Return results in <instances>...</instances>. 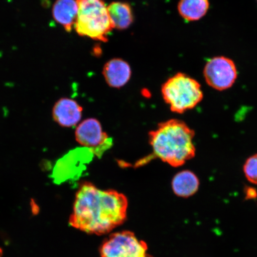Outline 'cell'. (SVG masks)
I'll use <instances>...</instances> for the list:
<instances>
[{
	"label": "cell",
	"mask_w": 257,
	"mask_h": 257,
	"mask_svg": "<svg viewBox=\"0 0 257 257\" xmlns=\"http://www.w3.org/2000/svg\"><path fill=\"white\" fill-rule=\"evenodd\" d=\"M127 208V198L121 193L83 182L76 192L69 224L83 232L102 235L124 222Z\"/></svg>",
	"instance_id": "obj_1"
},
{
	"label": "cell",
	"mask_w": 257,
	"mask_h": 257,
	"mask_svg": "<svg viewBox=\"0 0 257 257\" xmlns=\"http://www.w3.org/2000/svg\"><path fill=\"white\" fill-rule=\"evenodd\" d=\"M195 131L184 121L170 119L160 123L149 133V141L154 156L178 168L194 158L196 148L193 143Z\"/></svg>",
	"instance_id": "obj_2"
},
{
	"label": "cell",
	"mask_w": 257,
	"mask_h": 257,
	"mask_svg": "<svg viewBox=\"0 0 257 257\" xmlns=\"http://www.w3.org/2000/svg\"><path fill=\"white\" fill-rule=\"evenodd\" d=\"M76 2L78 16L74 28L77 34L95 41L107 42L113 28L103 0H76Z\"/></svg>",
	"instance_id": "obj_3"
},
{
	"label": "cell",
	"mask_w": 257,
	"mask_h": 257,
	"mask_svg": "<svg viewBox=\"0 0 257 257\" xmlns=\"http://www.w3.org/2000/svg\"><path fill=\"white\" fill-rule=\"evenodd\" d=\"M162 93L170 110L179 114L194 108L204 97L200 83L181 72L176 73L163 83Z\"/></svg>",
	"instance_id": "obj_4"
},
{
	"label": "cell",
	"mask_w": 257,
	"mask_h": 257,
	"mask_svg": "<svg viewBox=\"0 0 257 257\" xmlns=\"http://www.w3.org/2000/svg\"><path fill=\"white\" fill-rule=\"evenodd\" d=\"M148 245L136 234L124 230L111 233L102 242L100 257H153L147 253Z\"/></svg>",
	"instance_id": "obj_5"
},
{
	"label": "cell",
	"mask_w": 257,
	"mask_h": 257,
	"mask_svg": "<svg viewBox=\"0 0 257 257\" xmlns=\"http://www.w3.org/2000/svg\"><path fill=\"white\" fill-rule=\"evenodd\" d=\"M203 75L209 86L222 91L232 87L237 78V70L235 63L230 58L216 56L205 64Z\"/></svg>",
	"instance_id": "obj_6"
},
{
	"label": "cell",
	"mask_w": 257,
	"mask_h": 257,
	"mask_svg": "<svg viewBox=\"0 0 257 257\" xmlns=\"http://www.w3.org/2000/svg\"><path fill=\"white\" fill-rule=\"evenodd\" d=\"M75 138L80 145L91 149L98 157L109 149L111 144L107 134L102 130L100 122L93 118L83 120L78 125Z\"/></svg>",
	"instance_id": "obj_7"
},
{
	"label": "cell",
	"mask_w": 257,
	"mask_h": 257,
	"mask_svg": "<svg viewBox=\"0 0 257 257\" xmlns=\"http://www.w3.org/2000/svg\"><path fill=\"white\" fill-rule=\"evenodd\" d=\"M82 108L73 99L63 98L59 99L53 110V117L58 124L64 127L76 126L82 118Z\"/></svg>",
	"instance_id": "obj_8"
},
{
	"label": "cell",
	"mask_w": 257,
	"mask_h": 257,
	"mask_svg": "<svg viewBox=\"0 0 257 257\" xmlns=\"http://www.w3.org/2000/svg\"><path fill=\"white\" fill-rule=\"evenodd\" d=\"M105 82L111 87L120 88L130 81L132 70L130 64L119 58H115L105 64L102 69Z\"/></svg>",
	"instance_id": "obj_9"
},
{
	"label": "cell",
	"mask_w": 257,
	"mask_h": 257,
	"mask_svg": "<svg viewBox=\"0 0 257 257\" xmlns=\"http://www.w3.org/2000/svg\"><path fill=\"white\" fill-rule=\"evenodd\" d=\"M76 0H57L53 8V16L58 24L67 32H71L78 16Z\"/></svg>",
	"instance_id": "obj_10"
},
{
	"label": "cell",
	"mask_w": 257,
	"mask_h": 257,
	"mask_svg": "<svg viewBox=\"0 0 257 257\" xmlns=\"http://www.w3.org/2000/svg\"><path fill=\"white\" fill-rule=\"evenodd\" d=\"M172 187L173 192L178 197L188 198L197 192L200 181L194 173L183 170L173 177Z\"/></svg>",
	"instance_id": "obj_11"
},
{
	"label": "cell",
	"mask_w": 257,
	"mask_h": 257,
	"mask_svg": "<svg viewBox=\"0 0 257 257\" xmlns=\"http://www.w3.org/2000/svg\"><path fill=\"white\" fill-rule=\"evenodd\" d=\"M107 11L113 29L126 30L133 24L134 18L133 9L128 3L112 2L107 6Z\"/></svg>",
	"instance_id": "obj_12"
},
{
	"label": "cell",
	"mask_w": 257,
	"mask_h": 257,
	"mask_svg": "<svg viewBox=\"0 0 257 257\" xmlns=\"http://www.w3.org/2000/svg\"><path fill=\"white\" fill-rule=\"evenodd\" d=\"M209 8V0H180L178 5L180 16L187 22L200 20L207 15Z\"/></svg>",
	"instance_id": "obj_13"
},
{
	"label": "cell",
	"mask_w": 257,
	"mask_h": 257,
	"mask_svg": "<svg viewBox=\"0 0 257 257\" xmlns=\"http://www.w3.org/2000/svg\"><path fill=\"white\" fill-rule=\"evenodd\" d=\"M243 170L246 179L251 184L257 185V154L246 160Z\"/></svg>",
	"instance_id": "obj_14"
},
{
	"label": "cell",
	"mask_w": 257,
	"mask_h": 257,
	"mask_svg": "<svg viewBox=\"0 0 257 257\" xmlns=\"http://www.w3.org/2000/svg\"><path fill=\"white\" fill-rule=\"evenodd\" d=\"M244 193L246 200H254L257 198V191L254 188L248 186L244 189Z\"/></svg>",
	"instance_id": "obj_15"
},
{
	"label": "cell",
	"mask_w": 257,
	"mask_h": 257,
	"mask_svg": "<svg viewBox=\"0 0 257 257\" xmlns=\"http://www.w3.org/2000/svg\"><path fill=\"white\" fill-rule=\"evenodd\" d=\"M3 256V250L2 248H0V257H2Z\"/></svg>",
	"instance_id": "obj_16"
},
{
	"label": "cell",
	"mask_w": 257,
	"mask_h": 257,
	"mask_svg": "<svg viewBox=\"0 0 257 257\" xmlns=\"http://www.w3.org/2000/svg\"><path fill=\"white\" fill-rule=\"evenodd\" d=\"M256 3H257V0H256Z\"/></svg>",
	"instance_id": "obj_17"
}]
</instances>
